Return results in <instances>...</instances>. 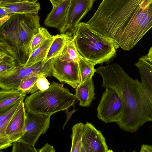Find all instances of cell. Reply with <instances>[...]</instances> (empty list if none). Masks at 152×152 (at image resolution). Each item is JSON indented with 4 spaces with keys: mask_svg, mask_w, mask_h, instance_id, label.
<instances>
[{
    "mask_svg": "<svg viewBox=\"0 0 152 152\" xmlns=\"http://www.w3.org/2000/svg\"><path fill=\"white\" fill-rule=\"evenodd\" d=\"M103 79L102 87H110L118 94L124 111L116 123L125 131L136 132L144 124L152 122V94L137 79L129 76L116 63L96 69Z\"/></svg>",
    "mask_w": 152,
    "mask_h": 152,
    "instance_id": "6da1fadb",
    "label": "cell"
},
{
    "mask_svg": "<svg viewBox=\"0 0 152 152\" xmlns=\"http://www.w3.org/2000/svg\"><path fill=\"white\" fill-rule=\"evenodd\" d=\"M39 21L37 14H18L0 27V48L14 58L17 65L23 66L28 60L31 41L41 27Z\"/></svg>",
    "mask_w": 152,
    "mask_h": 152,
    "instance_id": "7a4b0ae2",
    "label": "cell"
},
{
    "mask_svg": "<svg viewBox=\"0 0 152 152\" xmlns=\"http://www.w3.org/2000/svg\"><path fill=\"white\" fill-rule=\"evenodd\" d=\"M144 0H103L85 24L94 32L115 41L120 31Z\"/></svg>",
    "mask_w": 152,
    "mask_h": 152,
    "instance_id": "3957f363",
    "label": "cell"
},
{
    "mask_svg": "<svg viewBox=\"0 0 152 152\" xmlns=\"http://www.w3.org/2000/svg\"><path fill=\"white\" fill-rule=\"evenodd\" d=\"M73 39L80 56L95 65L112 61L120 47L112 39L94 32L84 22L78 24Z\"/></svg>",
    "mask_w": 152,
    "mask_h": 152,
    "instance_id": "277c9868",
    "label": "cell"
},
{
    "mask_svg": "<svg viewBox=\"0 0 152 152\" xmlns=\"http://www.w3.org/2000/svg\"><path fill=\"white\" fill-rule=\"evenodd\" d=\"M77 98L63 83L53 81L47 89L26 97L24 103L27 112L51 116L73 106Z\"/></svg>",
    "mask_w": 152,
    "mask_h": 152,
    "instance_id": "5b68a950",
    "label": "cell"
},
{
    "mask_svg": "<svg viewBox=\"0 0 152 152\" xmlns=\"http://www.w3.org/2000/svg\"><path fill=\"white\" fill-rule=\"evenodd\" d=\"M152 27V0H144L123 27L115 42L129 50Z\"/></svg>",
    "mask_w": 152,
    "mask_h": 152,
    "instance_id": "8992f818",
    "label": "cell"
},
{
    "mask_svg": "<svg viewBox=\"0 0 152 152\" xmlns=\"http://www.w3.org/2000/svg\"><path fill=\"white\" fill-rule=\"evenodd\" d=\"M70 152H111L100 131L91 123H76L72 128Z\"/></svg>",
    "mask_w": 152,
    "mask_h": 152,
    "instance_id": "52a82bcc",
    "label": "cell"
},
{
    "mask_svg": "<svg viewBox=\"0 0 152 152\" xmlns=\"http://www.w3.org/2000/svg\"><path fill=\"white\" fill-rule=\"evenodd\" d=\"M56 58L50 59L45 63L41 62L29 67H24L23 65H17L11 73L0 77L1 89H18L22 81L27 78L36 76L46 77L52 76V66Z\"/></svg>",
    "mask_w": 152,
    "mask_h": 152,
    "instance_id": "ba28073f",
    "label": "cell"
},
{
    "mask_svg": "<svg viewBox=\"0 0 152 152\" xmlns=\"http://www.w3.org/2000/svg\"><path fill=\"white\" fill-rule=\"evenodd\" d=\"M97 110L98 118L105 123H116L121 120L124 111L123 104L118 94L114 89L106 88Z\"/></svg>",
    "mask_w": 152,
    "mask_h": 152,
    "instance_id": "9c48e42d",
    "label": "cell"
},
{
    "mask_svg": "<svg viewBox=\"0 0 152 152\" xmlns=\"http://www.w3.org/2000/svg\"><path fill=\"white\" fill-rule=\"evenodd\" d=\"M50 116L27 112L25 132L18 141L34 146L39 137L49 128Z\"/></svg>",
    "mask_w": 152,
    "mask_h": 152,
    "instance_id": "30bf717a",
    "label": "cell"
},
{
    "mask_svg": "<svg viewBox=\"0 0 152 152\" xmlns=\"http://www.w3.org/2000/svg\"><path fill=\"white\" fill-rule=\"evenodd\" d=\"M96 0H71L64 22L58 30L61 34H73L80 21L92 8Z\"/></svg>",
    "mask_w": 152,
    "mask_h": 152,
    "instance_id": "8fae6325",
    "label": "cell"
},
{
    "mask_svg": "<svg viewBox=\"0 0 152 152\" xmlns=\"http://www.w3.org/2000/svg\"><path fill=\"white\" fill-rule=\"evenodd\" d=\"M52 76L74 88L81 83L78 62L62 60L57 57L53 63Z\"/></svg>",
    "mask_w": 152,
    "mask_h": 152,
    "instance_id": "7c38bea8",
    "label": "cell"
},
{
    "mask_svg": "<svg viewBox=\"0 0 152 152\" xmlns=\"http://www.w3.org/2000/svg\"><path fill=\"white\" fill-rule=\"evenodd\" d=\"M24 102L22 103L9 123L5 134L10 146L18 141L24 134L26 118V112Z\"/></svg>",
    "mask_w": 152,
    "mask_h": 152,
    "instance_id": "4fadbf2b",
    "label": "cell"
},
{
    "mask_svg": "<svg viewBox=\"0 0 152 152\" xmlns=\"http://www.w3.org/2000/svg\"><path fill=\"white\" fill-rule=\"evenodd\" d=\"M25 98L0 111V149L10 147L7 139L5 132L10 121L15 114Z\"/></svg>",
    "mask_w": 152,
    "mask_h": 152,
    "instance_id": "5bb4252c",
    "label": "cell"
},
{
    "mask_svg": "<svg viewBox=\"0 0 152 152\" xmlns=\"http://www.w3.org/2000/svg\"><path fill=\"white\" fill-rule=\"evenodd\" d=\"M70 1L64 0L57 7L53 8L44 20L45 25L59 30L65 19Z\"/></svg>",
    "mask_w": 152,
    "mask_h": 152,
    "instance_id": "9a60e30c",
    "label": "cell"
},
{
    "mask_svg": "<svg viewBox=\"0 0 152 152\" xmlns=\"http://www.w3.org/2000/svg\"><path fill=\"white\" fill-rule=\"evenodd\" d=\"M0 7L5 9L11 17L21 14H37L40 9L39 0L0 4Z\"/></svg>",
    "mask_w": 152,
    "mask_h": 152,
    "instance_id": "2e32d148",
    "label": "cell"
},
{
    "mask_svg": "<svg viewBox=\"0 0 152 152\" xmlns=\"http://www.w3.org/2000/svg\"><path fill=\"white\" fill-rule=\"evenodd\" d=\"M83 107H89L95 99L94 87L92 77L81 83L76 88L75 94Z\"/></svg>",
    "mask_w": 152,
    "mask_h": 152,
    "instance_id": "e0dca14e",
    "label": "cell"
},
{
    "mask_svg": "<svg viewBox=\"0 0 152 152\" xmlns=\"http://www.w3.org/2000/svg\"><path fill=\"white\" fill-rule=\"evenodd\" d=\"M72 37V33L69 32L53 36L51 45L42 63H45L50 59L58 56L62 52L67 42Z\"/></svg>",
    "mask_w": 152,
    "mask_h": 152,
    "instance_id": "ac0fdd59",
    "label": "cell"
},
{
    "mask_svg": "<svg viewBox=\"0 0 152 152\" xmlns=\"http://www.w3.org/2000/svg\"><path fill=\"white\" fill-rule=\"evenodd\" d=\"M26 94L18 89L0 90V111L25 98Z\"/></svg>",
    "mask_w": 152,
    "mask_h": 152,
    "instance_id": "d6986e66",
    "label": "cell"
},
{
    "mask_svg": "<svg viewBox=\"0 0 152 152\" xmlns=\"http://www.w3.org/2000/svg\"><path fill=\"white\" fill-rule=\"evenodd\" d=\"M52 41V37L47 39L36 49L29 56L23 67H29L36 64L42 63L46 56Z\"/></svg>",
    "mask_w": 152,
    "mask_h": 152,
    "instance_id": "ffe728a7",
    "label": "cell"
},
{
    "mask_svg": "<svg viewBox=\"0 0 152 152\" xmlns=\"http://www.w3.org/2000/svg\"><path fill=\"white\" fill-rule=\"evenodd\" d=\"M135 65L139 70L142 85L152 94V68L140 59Z\"/></svg>",
    "mask_w": 152,
    "mask_h": 152,
    "instance_id": "44dd1931",
    "label": "cell"
},
{
    "mask_svg": "<svg viewBox=\"0 0 152 152\" xmlns=\"http://www.w3.org/2000/svg\"><path fill=\"white\" fill-rule=\"evenodd\" d=\"M80 56L75 45L72 37L67 42L61 54L57 57L63 61L78 62Z\"/></svg>",
    "mask_w": 152,
    "mask_h": 152,
    "instance_id": "7402d4cb",
    "label": "cell"
},
{
    "mask_svg": "<svg viewBox=\"0 0 152 152\" xmlns=\"http://www.w3.org/2000/svg\"><path fill=\"white\" fill-rule=\"evenodd\" d=\"M78 64L81 83L92 77L95 72L93 63L80 56Z\"/></svg>",
    "mask_w": 152,
    "mask_h": 152,
    "instance_id": "603a6c76",
    "label": "cell"
},
{
    "mask_svg": "<svg viewBox=\"0 0 152 152\" xmlns=\"http://www.w3.org/2000/svg\"><path fill=\"white\" fill-rule=\"evenodd\" d=\"M52 36L46 28L40 27L38 32L33 37L31 41L29 48V57L36 49Z\"/></svg>",
    "mask_w": 152,
    "mask_h": 152,
    "instance_id": "cb8c5ba5",
    "label": "cell"
},
{
    "mask_svg": "<svg viewBox=\"0 0 152 152\" xmlns=\"http://www.w3.org/2000/svg\"><path fill=\"white\" fill-rule=\"evenodd\" d=\"M43 76H36L27 78L21 82L18 89L26 94L30 93L31 91L39 78Z\"/></svg>",
    "mask_w": 152,
    "mask_h": 152,
    "instance_id": "d4e9b609",
    "label": "cell"
},
{
    "mask_svg": "<svg viewBox=\"0 0 152 152\" xmlns=\"http://www.w3.org/2000/svg\"><path fill=\"white\" fill-rule=\"evenodd\" d=\"M12 145V152H38V150L34 146L24 142L16 141Z\"/></svg>",
    "mask_w": 152,
    "mask_h": 152,
    "instance_id": "484cf974",
    "label": "cell"
},
{
    "mask_svg": "<svg viewBox=\"0 0 152 152\" xmlns=\"http://www.w3.org/2000/svg\"><path fill=\"white\" fill-rule=\"evenodd\" d=\"M50 83L45 76L40 77L32 88L30 93L32 94L38 91H44L48 89Z\"/></svg>",
    "mask_w": 152,
    "mask_h": 152,
    "instance_id": "4316f807",
    "label": "cell"
},
{
    "mask_svg": "<svg viewBox=\"0 0 152 152\" xmlns=\"http://www.w3.org/2000/svg\"><path fill=\"white\" fill-rule=\"evenodd\" d=\"M55 149L52 145L46 143L42 148L38 150V152H54Z\"/></svg>",
    "mask_w": 152,
    "mask_h": 152,
    "instance_id": "83f0119b",
    "label": "cell"
},
{
    "mask_svg": "<svg viewBox=\"0 0 152 152\" xmlns=\"http://www.w3.org/2000/svg\"><path fill=\"white\" fill-rule=\"evenodd\" d=\"M39 0H0V4L25 1H34Z\"/></svg>",
    "mask_w": 152,
    "mask_h": 152,
    "instance_id": "f1b7e54d",
    "label": "cell"
},
{
    "mask_svg": "<svg viewBox=\"0 0 152 152\" xmlns=\"http://www.w3.org/2000/svg\"><path fill=\"white\" fill-rule=\"evenodd\" d=\"M140 152H152V145L143 144L140 147Z\"/></svg>",
    "mask_w": 152,
    "mask_h": 152,
    "instance_id": "f546056e",
    "label": "cell"
},
{
    "mask_svg": "<svg viewBox=\"0 0 152 152\" xmlns=\"http://www.w3.org/2000/svg\"><path fill=\"white\" fill-rule=\"evenodd\" d=\"M139 59L143 61L152 68V60L148 58L146 55L142 56Z\"/></svg>",
    "mask_w": 152,
    "mask_h": 152,
    "instance_id": "4dcf8cb0",
    "label": "cell"
},
{
    "mask_svg": "<svg viewBox=\"0 0 152 152\" xmlns=\"http://www.w3.org/2000/svg\"><path fill=\"white\" fill-rule=\"evenodd\" d=\"M50 1L53 8L57 7L64 0H49Z\"/></svg>",
    "mask_w": 152,
    "mask_h": 152,
    "instance_id": "1f68e13d",
    "label": "cell"
},
{
    "mask_svg": "<svg viewBox=\"0 0 152 152\" xmlns=\"http://www.w3.org/2000/svg\"><path fill=\"white\" fill-rule=\"evenodd\" d=\"M7 15H9V13L5 9L0 7V18H2Z\"/></svg>",
    "mask_w": 152,
    "mask_h": 152,
    "instance_id": "d6a6232c",
    "label": "cell"
},
{
    "mask_svg": "<svg viewBox=\"0 0 152 152\" xmlns=\"http://www.w3.org/2000/svg\"><path fill=\"white\" fill-rule=\"evenodd\" d=\"M11 17L9 15H7L6 16L0 18V27L5 23Z\"/></svg>",
    "mask_w": 152,
    "mask_h": 152,
    "instance_id": "836d02e7",
    "label": "cell"
},
{
    "mask_svg": "<svg viewBox=\"0 0 152 152\" xmlns=\"http://www.w3.org/2000/svg\"><path fill=\"white\" fill-rule=\"evenodd\" d=\"M146 56L148 58L152 60V46L149 49L148 53Z\"/></svg>",
    "mask_w": 152,
    "mask_h": 152,
    "instance_id": "e575fe53",
    "label": "cell"
}]
</instances>
